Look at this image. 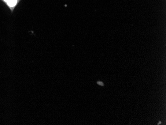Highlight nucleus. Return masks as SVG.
Returning <instances> with one entry per match:
<instances>
[{
	"mask_svg": "<svg viewBox=\"0 0 166 125\" xmlns=\"http://www.w3.org/2000/svg\"><path fill=\"white\" fill-rule=\"evenodd\" d=\"M6 1L8 2V4L10 7H14L17 4V0H5Z\"/></svg>",
	"mask_w": 166,
	"mask_h": 125,
	"instance_id": "1",
	"label": "nucleus"
},
{
	"mask_svg": "<svg viewBox=\"0 0 166 125\" xmlns=\"http://www.w3.org/2000/svg\"><path fill=\"white\" fill-rule=\"evenodd\" d=\"M97 84L98 85H100V86H104V83L102 82L101 81H98Z\"/></svg>",
	"mask_w": 166,
	"mask_h": 125,
	"instance_id": "2",
	"label": "nucleus"
}]
</instances>
